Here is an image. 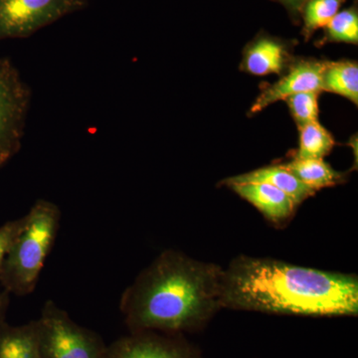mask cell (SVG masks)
Instances as JSON below:
<instances>
[{
    "mask_svg": "<svg viewBox=\"0 0 358 358\" xmlns=\"http://www.w3.org/2000/svg\"><path fill=\"white\" fill-rule=\"evenodd\" d=\"M221 306L307 317H357L358 279L270 258L239 256L223 270Z\"/></svg>",
    "mask_w": 358,
    "mask_h": 358,
    "instance_id": "cell-1",
    "label": "cell"
},
{
    "mask_svg": "<svg viewBox=\"0 0 358 358\" xmlns=\"http://www.w3.org/2000/svg\"><path fill=\"white\" fill-rule=\"evenodd\" d=\"M223 268L166 250L124 289L120 310L129 333L202 331L222 310Z\"/></svg>",
    "mask_w": 358,
    "mask_h": 358,
    "instance_id": "cell-2",
    "label": "cell"
},
{
    "mask_svg": "<svg viewBox=\"0 0 358 358\" xmlns=\"http://www.w3.org/2000/svg\"><path fill=\"white\" fill-rule=\"evenodd\" d=\"M24 217V225L7 252L0 270L2 288L16 296L31 294L36 288L58 234L61 211L53 202L39 199Z\"/></svg>",
    "mask_w": 358,
    "mask_h": 358,
    "instance_id": "cell-3",
    "label": "cell"
},
{
    "mask_svg": "<svg viewBox=\"0 0 358 358\" xmlns=\"http://www.w3.org/2000/svg\"><path fill=\"white\" fill-rule=\"evenodd\" d=\"M37 320L42 358H103L107 345L96 331L80 326L53 301Z\"/></svg>",
    "mask_w": 358,
    "mask_h": 358,
    "instance_id": "cell-4",
    "label": "cell"
},
{
    "mask_svg": "<svg viewBox=\"0 0 358 358\" xmlns=\"http://www.w3.org/2000/svg\"><path fill=\"white\" fill-rule=\"evenodd\" d=\"M30 98L15 66L0 58V166L20 152Z\"/></svg>",
    "mask_w": 358,
    "mask_h": 358,
    "instance_id": "cell-5",
    "label": "cell"
},
{
    "mask_svg": "<svg viewBox=\"0 0 358 358\" xmlns=\"http://www.w3.org/2000/svg\"><path fill=\"white\" fill-rule=\"evenodd\" d=\"M87 4L88 0H0V40L29 37Z\"/></svg>",
    "mask_w": 358,
    "mask_h": 358,
    "instance_id": "cell-6",
    "label": "cell"
},
{
    "mask_svg": "<svg viewBox=\"0 0 358 358\" xmlns=\"http://www.w3.org/2000/svg\"><path fill=\"white\" fill-rule=\"evenodd\" d=\"M103 358H202L185 334L136 331L107 345Z\"/></svg>",
    "mask_w": 358,
    "mask_h": 358,
    "instance_id": "cell-7",
    "label": "cell"
},
{
    "mask_svg": "<svg viewBox=\"0 0 358 358\" xmlns=\"http://www.w3.org/2000/svg\"><path fill=\"white\" fill-rule=\"evenodd\" d=\"M326 61L300 59L289 66L288 72L279 81L266 85L250 109L251 114L261 112L278 101L303 92L322 91V72Z\"/></svg>",
    "mask_w": 358,
    "mask_h": 358,
    "instance_id": "cell-8",
    "label": "cell"
},
{
    "mask_svg": "<svg viewBox=\"0 0 358 358\" xmlns=\"http://www.w3.org/2000/svg\"><path fill=\"white\" fill-rule=\"evenodd\" d=\"M229 187L241 199L256 207L275 227L286 226L296 213L298 205L294 200L268 183H237Z\"/></svg>",
    "mask_w": 358,
    "mask_h": 358,
    "instance_id": "cell-9",
    "label": "cell"
},
{
    "mask_svg": "<svg viewBox=\"0 0 358 358\" xmlns=\"http://www.w3.org/2000/svg\"><path fill=\"white\" fill-rule=\"evenodd\" d=\"M291 55L282 41L270 37L254 40L245 48L241 69L257 76L282 74L288 69Z\"/></svg>",
    "mask_w": 358,
    "mask_h": 358,
    "instance_id": "cell-10",
    "label": "cell"
},
{
    "mask_svg": "<svg viewBox=\"0 0 358 358\" xmlns=\"http://www.w3.org/2000/svg\"><path fill=\"white\" fill-rule=\"evenodd\" d=\"M237 183H268L288 194L294 203L300 205L306 199L313 196L315 192L303 185L293 173L282 166L261 167L248 173L240 174L225 179L221 185L229 186Z\"/></svg>",
    "mask_w": 358,
    "mask_h": 358,
    "instance_id": "cell-11",
    "label": "cell"
},
{
    "mask_svg": "<svg viewBox=\"0 0 358 358\" xmlns=\"http://www.w3.org/2000/svg\"><path fill=\"white\" fill-rule=\"evenodd\" d=\"M0 358H42L36 320L22 326L6 322L0 327Z\"/></svg>",
    "mask_w": 358,
    "mask_h": 358,
    "instance_id": "cell-12",
    "label": "cell"
},
{
    "mask_svg": "<svg viewBox=\"0 0 358 358\" xmlns=\"http://www.w3.org/2000/svg\"><path fill=\"white\" fill-rule=\"evenodd\" d=\"M282 166L315 192L345 181V173L334 171L324 159H293Z\"/></svg>",
    "mask_w": 358,
    "mask_h": 358,
    "instance_id": "cell-13",
    "label": "cell"
},
{
    "mask_svg": "<svg viewBox=\"0 0 358 358\" xmlns=\"http://www.w3.org/2000/svg\"><path fill=\"white\" fill-rule=\"evenodd\" d=\"M322 91L331 92L358 103V65L355 61L326 62L322 72Z\"/></svg>",
    "mask_w": 358,
    "mask_h": 358,
    "instance_id": "cell-14",
    "label": "cell"
},
{
    "mask_svg": "<svg viewBox=\"0 0 358 358\" xmlns=\"http://www.w3.org/2000/svg\"><path fill=\"white\" fill-rule=\"evenodd\" d=\"M300 143L293 159H324L336 145L334 136L319 122H308L299 128Z\"/></svg>",
    "mask_w": 358,
    "mask_h": 358,
    "instance_id": "cell-15",
    "label": "cell"
},
{
    "mask_svg": "<svg viewBox=\"0 0 358 358\" xmlns=\"http://www.w3.org/2000/svg\"><path fill=\"white\" fill-rule=\"evenodd\" d=\"M345 0H308L303 7V35L306 40L320 28H324L339 13Z\"/></svg>",
    "mask_w": 358,
    "mask_h": 358,
    "instance_id": "cell-16",
    "label": "cell"
},
{
    "mask_svg": "<svg viewBox=\"0 0 358 358\" xmlns=\"http://www.w3.org/2000/svg\"><path fill=\"white\" fill-rule=\"evenodd\" d=\"M327 42L358 43V14L357 9L350 8L338 13L326 26Z\"/></svg>",
    "mask_w": 358,
    "mask_h": 358,
    "instance_id": "cell-17",
    "label": "cell"
},
{
    "mask_svg": "<svg viewBox=\"0 0 358 358\" xmlns=\"http://www.w3.org/2000/svg\"><path fill=\"white\" fill-rule=\"evenodd\" d=\"M319 95L320 93L317 92H303L285 99L298 128L308 122L317 121Z\"/></svg>",
    "mask_w": 358,
    "mask_h": 358,
    "instance_id": "cell-18",
    "label": "cell"
},
{
    "mask_svg": "<svg viewBox=\"0 0 358 358\" xmlns=\"http://www.w3.org/2000/svg\"><path fill=\"white\" fill-rule=\"evenodd\" d=\"M24 223L25 217L23 216L16 220L9 221L0 227V270H1L7 252L13 245L16 236L20 234Z\"/></svg>",
    "mask_w": 358,
    "mask_h": 358,
    "instance_id": "cell-19",
    "label": "cell"
},
{
    "mask_svg": "<svg viewBox=\"0 0 358 358\" xmlns=\"http://www.w3.org/2000/svg\"><path fill=\"white\" fill-rule=\"evenodd\" d=\"M9 293L2 291L0 293V327L6 324V315L9 305Z\"/></svg>",
    "mask_w": 358,
    "mask_h": 358,
    "instance_id": "cell-20",
    "label": "cell"
},
{
    "mask_svg": "<svg viewBox=\"0 0 358 358\" xmlns=\"http://www.w3.org/2000/svg\"><path fill=\"white\" fill-rule=\"evenodd\" d=\"M280 1L292 10H299V9H303L308 0H280Z\"/></svg>",
    "mask_w": 358,
    "mask_h": 358,
    "instance_id": "cell-21",
    "label": "cell"
}]
</instances>
